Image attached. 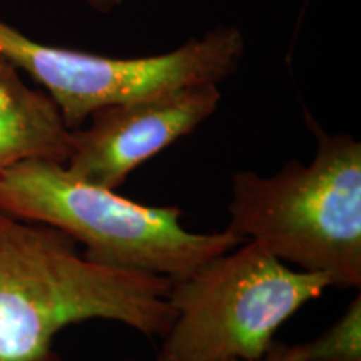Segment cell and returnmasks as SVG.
Instances as JSON below:
<instances>
[{
	"label": "cell",
	"mask_w": 361,
	"mask_h": 361,
	"mask_svg": "<svg viewBox=\"0 0 361 361\" xmlns=\"http://www.w3.org/2000/svg\"><path fill=\"white\" fill-rule=\"evenodd\" d=\"M84 2L99 16H107L119 7L121 0H84Z\"/></svg>",
	"instance_id": "10"
},
{
	"label": "cell",
	"mask_w": 361,
	"mask_h": 361,
	"mask_svg": "<svg viewBox=\"0 0 361 361\" xmlns=\"http://www.w3.org/2000/svg\"><path fill=\"white\" fill-rule=\"evenodd\" d=\"M0 211L66 233L92 263L171 281L246 241L228 228L189 231L180 224V207L126 200L47 159L19 162L0 176Z\"/></svg>",
	"instance_id": "3"
},
{
	"label": "cell",
	"mask_w": 361,
	"mask_h": 361,
	"mask_svg": "<svg viewBox=\"0 0 361 361\" xmlns=\"http://www.w3.org/2000/svg\"><path fill=\"white\" fill-rule=\"evenodd\" d=\"M72 130L45 90L24 82L20 71L0 56V176L29 159L66 164Z\"/></svg>",
	"instance_id": "7"
},
{
	"label": "cell",
	"mask_w": 361,
	"mask_h": 361,
	"mask_svg": "<svg viewBox=\"0 0 361 361\" xmlns=\"http://www.w3.org/2000/svg\"><path fill=\"white\" fill-rule=\"evenodd\" d=\"M171 279L92 263L52 226L0 211V361H62V329L89 319L164 336Z\"/></svg>",
	"instance_id": "1"
},
{
	"label": "cell",
	"mask_w": 361,
	"mask_h": 361,
	"mask_svg": "<svg viewBox=\"0 0 361 361\" xmlns=\"http://www.w3.org/2000/svg\"><path fill=\"white\" fill-rule=\"evenodd\" d=\"M314 135L310 164L290 161L273 176H231L228 229L283 263L328 278L329 286H361V144L329 134L305 111Z\"/></svg>",
	"instance_id": "2"
},
{
	"label": "cell",
	"mask_w": 361,
	"mask_h": 361,
	"mask_svg": "<svg viewBox=\"0 0 361 361\" xmlns=\"http://www.w3.org/2000/svg\"><path fill=\"white\" fill-rule=\"evenodd\" d=\"M326 288L323 274L293 269L245 241L171 283L174 322L161 351L176 361L259 358L281 324Z\"/></svg>",
	"instance_id": "4"
},
{
	"label": "cell",
	"mask_w": 361,
	"mask_h": 361,
	"mask_svg": "<svg viewBox=\"0 0 361 361\" xmlns=\"http://www.w3.org/2000/svg\"><path fill=\"white\" fill-rule=\"evenodd\" d=\"M123 361H135V360H133V358H128V360H123ZM156 361H176V360H174V358H171L169 355H166V353H162V351H159V355H157Z\"/></svg>",
	"instance_id": "11"
},
{
	"label": "cell",
	"mask_w": 361,
	"mask_h": 361,
	"mask_svg": "<svg viewBox=\"0 0 361 361\" xmlns=\"http://www.w3.org/2000/svg\"><path fill=\"white\" fill-rule=\"evenodd\" d=\"M218 84H192L99 107L72 130L66 168L75 178L116 191L144 162L200 128L218 109Z\"/></svg>",
	"instance_id": "6"
},
{
	"label": "cell",
	"mask_w": 361,
	"mask_h": 361,
	"mask_svg": "<svg viewBox=\"0 0 361 361\" xmlns=\"http://www.w3.org/2000/svg\"><path fill=\"white\" fill-rule=\"evenodd\" d=\"M308 361H361V295L316 340L295 345Z\"/></svg>",
	"instance_id": "8"
},
{
	"label": "cell",
	"mask_w": 361,
	"mask_h": 361,
	"mask_svg": "<svg viewBox=\"0 0 361 361\" xmlns=\"http://www.w3.org/2000/svg\"><path fill=\"white\" fill-rule=\"evenodd\" d=\"M246 42L236 25H218L166 54L107 57L54 47L0 22V56L44 87L67 128H82L99 107L192 84H221L238 71Z\"/></svg>",
	"instance_id": "5"
},
{
	"label": "cell",
	"mask_w": 361,
	"mask_h": 361,
	"mask_svg": "<svg viewBox=\"0 0 361 361\" xmlns=\"http://www.w3.org/2000/svg\"><path fill=\"white\" fill-rule=\"evenodd\" d=\"M226 361H308L301 358L300 353L296 351V346H288L281 341H273L268 351L263 356L255 360H226Z\"/></svg>",
	"instance_id": "9"
}]
</instances>
